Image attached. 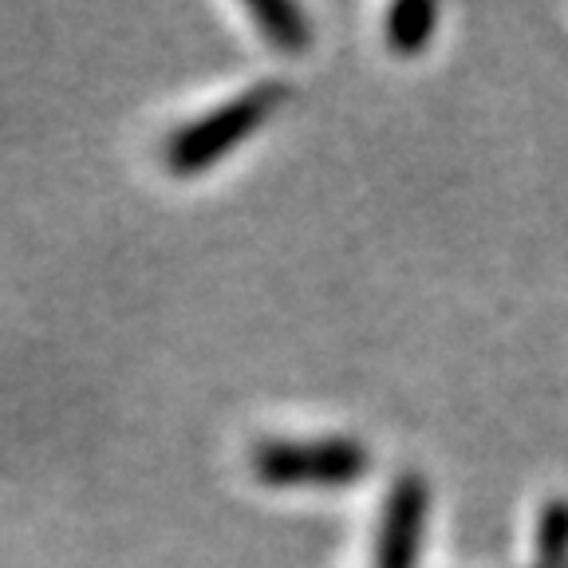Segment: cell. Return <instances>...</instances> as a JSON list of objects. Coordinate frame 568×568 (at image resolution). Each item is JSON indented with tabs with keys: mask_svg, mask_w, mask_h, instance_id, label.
Returning a JSON list of instances; mask_svg holds the SVG:
<instances>
[{
	"mask_svg": "<svg viewBox=\"0 0 568 568\" xmlns=\"http://www.w3.org/2000/svg\"><path fill=\"white\" fill-rule=\"evenodd\" d=\"M248 17L257 20L261 32L281 52H301L308 48V20L293 4H248Z\"/></svg>",
	"mask_w": 568,
	"mask_h": 568,
	"instance_id": "cell-5",
	"label": "cell"
},
{
	"mask_svg": "<svg viewBox=\"0 0 568 568\" xmlns=\"http://www.w3.org/2000/svg\"><path fill=\"white\" fill-rule=\"evenodd\" d=\"M426 481L407 474L399 486L390 489L387 514H383L379 529V549H375V568H415L418 545H423V525H426Z\"/></svg>",
	"mask_w": 568,
	"mask_h": 568,
	"instance_id": "cell-3",
	"label": "cell"
},
{
	"mask_svg": "<svg viewBox=\"0 0 568 568\" xmlns=\"http://www.w3.org/2000/svg\"><path fill=\"white\" fill-rule=\"evenodd\" d=\"M438 9L435 4H423V0H403L387 12V44L390 52L415 55L426 48L430 32H435Z\"/></svg>",
	"mask_w": 568,
	"mask_h": 568,
	"instance_id": "cell-4",
	"label": "cell"
},
{
	"mask_svg": "<svg viewBox=\"0 0 568 568\" xmlns=\"http://www.w3.org/2000/svg\"><path fill=\"white\" fill-rule=\"evenodd\" d=\"M253 474L265 486L296 489V486H355L364 478L372 458L355 438H320V443H281L268 438L253 450Z\"/></svg>",
	"mask_w": 568,
	"mask_h": 568,
	"instance_id": "cell-2",
	"label": "cell"
},
{
	"mask_svg": "<svg viewBox=\"0 0 568 568\" xmlns=\"http://www.w3.org/2000/svg\"><path fill=\"white\" fill-rule=\"evenodd\" d=\"M537 568H568V501H552L537 529Z\"/></svg>",
	"mask_w": 568,
	"mask_h": 568,
	"instance_id": "cell-6",
	"label": "cell"
},
{
	"mask_svg": "<svg viewBox=\"0 0 568 568\" xmlns=\"http://www.w3.org/2000/svg\"><path fill=\"white\" fill-rule=\"evenodd\" d=\"M284 99H288V88H281V83H261V88H248L245 95H237L233 103L202 115L197 123L182 126V131L166 142L170 174L190 178V174L210 170L222 154H230L233 146H241L248 134L257 131Z\"/></svg>",
	"mask_w": 568,
	"mask_h": 568,
	"instance_id": "cell-1",
	"label": "cell"
}]
</instances>
